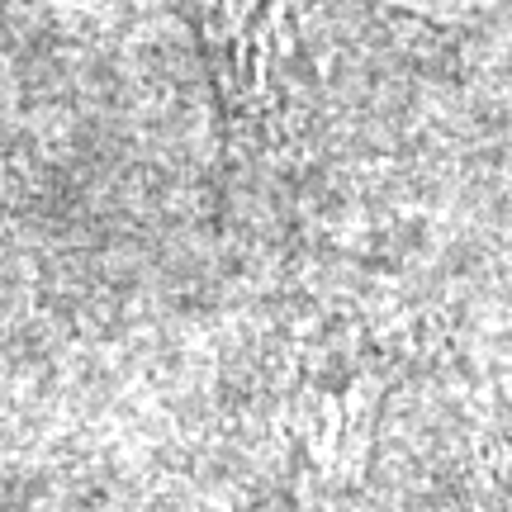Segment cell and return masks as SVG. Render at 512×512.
<instances>
[{
  "instance_id": "obj_1",
  "label": "cell",
  "mask_w": 512,
  "mask_h": 512,
  "mask_svg": "<svg viewBox=\"0 0 512 512\" xmlns=\"http://www.w3.org/2000/svg\"><path fill=\"white\" fill-rule=\"evenodd\" d=\"M228 110L247 124H275L280 105L318 72V43L337 15L366 0H185Z\"/></svg>"
}]
</instances>
